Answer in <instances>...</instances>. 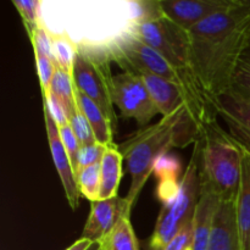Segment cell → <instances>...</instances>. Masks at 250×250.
Here are the masks:
<instances>
[{
    "instance_id": "6da1fadb",
    "label": "cell",
    "mask_w": 250,
    "mask_h": 250,
    "mask_svg": "<svg viewBox=\"0 0 250 250\" xmlns=\"http://www.w3.org/2000/svg\"><path fill=\"white\" fill-rule=\"evenodd\" d=\"M237 5L238 0H233L229 9L212 14L188 31L193 67L212 104L229 90L237 65L249 53Z\"/></svg>"
},
{
    "instance_id": "7a4b0ae2",
    "label": "cell",
    "mask_w": 250,
    "mask_h": 250,
    "mask_svg": "<svg viewBox=\"0 0 250 250\" xmlns=\"http://www.w3.org/2000/svg\"><path fill=\"white\" fill-rule=\"evenodd\" d=\"M202 125L187 105L168 116H163L156 124L141 127L129 134L119 146L127 163L131 186L126 202L132 211L144 185L154 172L155 164L172 148H185L195 144L202 136Z\"/></svg>"
},
{
    "instance_id": "3957f363",
    "label": "cell",
    "mask_w": 250,
    "mask_h": 250,
    "mask_svg": "<svg viewBox=\"0 0 250 250\" xmlns=\"http://www.w3.org/2000/svg\"><path fill=\"white\" fill-rule=\"evenodd\" d=\"M200 185L221 202H236L243 170L244 149L217 120L205 124L200 136Z\"/></svg>"
},
{
    "instance_id": "277c9868",
    "label": "cell",
    "mask_w": 250,
    "mask_h": 250,
    "mask_svg": "<svg viewBox=\"0 0 250 250\" xmlns=\"http://www.w3.org/2000/svg\"><path fill=\"white\" fill-rule=\"evenodd\" d=\"M200 138L194 144L177 193L164 203L149 241L151 250H164L178 232L193 220L200 194Z\"/></svg>"
},
{
    "instance_id": "5b68a950",
    "label": "cell",
    "mask_w": 250,
    "mask_h": 250,
    "mask_svg": "<svg viewBox=\"0 0 250 250\" xmlns=\"http://www.w3.org/2000/svg\"><path fill=\"white\" fill-rule=\"evenodd\" d=\"M131 31L141 41L160 53L173 67L202 87L193 67L188 32L164 17L158 1L150 14L134 22Z\"/></svg>"
},
{
    "instance_id": "8992f818",
    "label": "cell",
    "mask_w": 250,
    "mask_h": 250,
    "mask_svg": "<svg viewBox=\"0 0 250 250\" xmlns=\"http://www.w3.org/2000/svg\"><path fill=\"white\" fill-rule=\"evenodd\" d=\"M110 63L111 60L103 46L77 45L71 76L76 89L92 99L116 128L119 121L112 100L115 76Z\"/></svg>"
},
{
    "instance_id": "52a82bcc",
    "label": "cell",
    "mask_w": 250,
    "mask_h": 250,
    "mask_svg": "<svg viewBox=\"0 0 250 250\" xmlns=\"http://www.w3.org/2000/svg\"><path fill=\"white\" fill-rule=\"evenodd\" d=\"M112 100L122 117L136 120L141 127H146L159 114L146 83L134 73L122 72L115 76Z\"/></svg>"
},
{
    "instance_id": "ba28073f",
    "label": "cell",
    "mask_w": 250,
    "mask_h": 250,
    "mask_svg": "<svg viewBox=\"0 0 250 250\" xmlns=\"http://www.w3.org/2000/svg\"><path fill=\"white\" fill-rule=\"evenodd\" d=\"M232 4L233 0H158L161 15L187 32Z\"/></svg>"
},
{
    "instance_id": "9c48e42d",
    "label": "cell",
    "mask_w": 250,
    "mask_h": 250,
    "mask_svg": "<svg viewBox=\"0 0 250 250\" xmlns=\"http://www.w3.org/2000/svg\"><path fill=\"white\" fill-rule=\"evenodd\" d=\"M122 216H131L126 198L119 195L90 203V212L82 232V238L102 243Z\"/></svg>"
},
{
    "instance_id": "30bf717a",
    "label": "cell",
    "mask_w": 250,
    "mask_h": 250,
    "mask_svg": "<svg viewBox=\"0 0 250 250\" xmlns=\"http://www.w3.org/2000/svg\"><path fill=\"white\" fill-rule=\"evenodd\" d=\"M44 110V121H45L46 136H48L49 146H50V153L53 156L54 164H55L56 171L59 173L62 187L65 189L66 199H67L68 205L72 208V210H77L80 208L81 202V193L78 189L77 180H76L75 171H73L72 164H71L68 154L63 146L62 141L60 138L59 128L56 122L54 121L48 106L43 103Z\"/></svg>"
},
{
    "instance_id": "8fae6325",
    "label": "cell",
    "mask_w": 250,
    "mask_h": 250,
    "mask_svg": "<svg viewBox=\"0 0 250 250\" xmlns=\"http://www.w3.org/2000/svg\"><path fill=\"white\" fill-rule=\"evenodd\" d=\"M214 107L229 127V133L244 149L250 150V103L225 92L215 98Z\"/></svg>"
},
{
    "instance_id": "7c38bea8",
    "label": "cell",
    "mask_w": 250,
    "mask_h": 250,
    "mask_svg": "<svg viewBox=\"0 0 250 250\" xmlns=\"http://www.w3.org/2000/svg\"><path fill=\"white\" fill-rule=\"evenodd\" d=\"M220 203L216 194L210 188L200 185V194L193 216V250H208L214 229L215 217Z\"/></svg>"
},
{
    "instance_id": "4fadbf2b",
    "label": "cell",
    "mask_w": 250,
    "mask_h": 250,
    "mask_svg": "<svg viewBox=\"0 0 250 250\" xmlns=\"http://www.w3.org/2000/svg\"><path fill=\"white\" fill-rule=\"evenodd\" d=\"M208 250H242L236 221V202H221Z\"/></svg>"
},
{
    "instance_id": "5bb4252c",
    "label": "cell",
    "mask_w": 250,
    "mask_h": 250,
    "mask_svg": "<svg viewBox=\"0 0 250 250\" xmlns=\"http://www.w3.org/2000/svg\"><path fill=\"white\" fill-rule=\"evenodd\" d=\"M134 75H138L146 83L159 114L163 116H168L181 106L187 105L182 90L170 81L149 72H138Z\"/></svg>"
},
{
    "instance_id": "9a60e30c",
    "label": "cell",
    "mask_w": 250,
    "mask_h": 250,
    "mask_svg": "<svg viewBox=\"0 0 250 250\" xmlns=\"http://www.w3.org/2000/svg\"><path fill=\"white\" fill-rule=\"evenodd\" d=\"M236 221L241 248L250 250V150L248 149H244L242 180L236 199Z\"/></svg>"
},
{
    "instance_id": "2e32d148",
    "label": "cell",
    "mask_w": 250,
    "mask_h": 250,
    "mask_svg": "<svg viewBox=\"0 0 250 250\" xmlns=\"http://www.w3.org/2000/svg\"><path fill=\"white\" fill-rule=\"evenodd\" d=\"M75 97L77 106L85 116L93 129L95 139L103 146H114V126L111 121L103 112V110L92 99L75 88Z\"/></svg>"
},
{
    "instance_id": "e0dca14e",
    "label": "cell",
    "mask_w": 250,
    "mask_h": 250,
    "mask_svg": "<svg viewBox=\"0 0 250 250\" xmlns=\"http://www.w3.org/2000/svg\"><path fill=\"white\" fill-rule=\"evenodd\" d=\"M122 161L124 156L119 150V146L114 144L107 146L104 158L100 163L102 188H100L99 200L110 199L117 195L120 181L122 177Z\"/></svg>"
},
{
    "instance_id": "ac0fdd59",
    "label": "cell",
    "mask_w": 250,
    "mask_h": 250,
    "mask_svg": "<svg viewBox=\"0 0 250 250\" xmlns=\"http://www.w3.org/2000/svg\"><path fill=\"white\" fill-rule=\"evenodd\" d=\"M154 172L159 180L156 194L164 204L168 202L180 188L181 180H178L181 172L180 160L175 155L166 154L156 161Z\"/></svg>"
},
{
    "instance_id": "d6986e66",
    "label": "cell",
    "mask_w": 250,
    "mask_h": 250,
    "mask_svg": "<svg viewBox=\"0 0 250 250\" xmlns=\"http://www.w3.org/2000/svg\"><path fill=\"white\" fill-rule=\"evenodd\" d=\"M104 250H139L138 239L132 227L129 216H122L102 242Z\"/></svg>"
},
{
    "instance_id": "ffe728a7",
    "label": "cell",
    "mask_w": 250,
    "mask_h": 250,
    "mask_svg": "<svg viewBox=\"0 0 250 250\" xmlns=\"http://www.w3.org/2000/svg\"><path fill=\"white\" fill-rule=\"evenodd\" d=\"M50 93L55 95L59 99V102L62 104L67 119L71 114H73L77 110V103H76L75 97V85H73L71 73L66 72L62 68L56 67L50 84Z\"/></svg>"
},
{
    "instance_id": "44dd1931",
    "label": "cell",
    "mask_w": 250,
    "mask_h": 250,
    "mask_svg": "<svg viewBox=\"0 0 250 250\" xmlns=\"http://www.w3.org/2000/svg\"><path fill=\"white\" fill-rule=\"evenodd\" d=\"M77 186L82 197L90 203L99 200L102 188V170L100 164L81 168L76 175Z\"/></svg>"
},
{
    "instance_id": "7402d4cb",
    "label": "cell",
    "mask_w": 250,
    "mask_h": 250,
    "mask_svg": "<svg viewBox=\"0 0 250 250\" xmlns=\"http://www.w3.org/2000/svg\"><path fill=\"white\" fill-rule=\"evenodd\" d=\"M50 33V32H49ZM53 53L56 60V67L66 72H72L73 60L77 53V45L66 33H50Z\"/></svg>"
},
{
    "instance_id": "603a6c76",
    "label": "cell",
    "mask_w": 250,
    "mask_h": 250,
    "mask_svg": "<svg viewBox=\"0 0 250 250\" xmlns=\"http://www.w3.org/2000/svg\"><path fill=\"white\" fill-rule=\"evenodd\" d=\"M227 92L232 93L244 102L250 103V54L244 56L238 62L232 75Z\"/></svg>"
},
{
    "instance_id": "cb8c5ba5",
    "label": "cell",
    "mask_w": 250,
    "mask_h": 250,
    "mask_svg": "<svg viewBox=\"0 0 250 250\" xmlns=\"http://www.w3.org/2000/svg\"><path fill=\"white\" fill-rule=\"evenodd\" d=\"M12 4L19 11L29 37L42 23L43 1L41 0H12Z\"/></svg>"
},
{
    "instance_id": "d4e9b609",
    "label": "cell",
    "mask_w": 250,
    "mask_h": 250,
    "mask_svg": "<svg viewBox=\"0 0 250 250\" xmlns=\"http://www.w3.org/2000/svg\"><path fill=\"white\" fill-rule=\"evenodd\" d=\"M67 120L68 125L72 128L73 133H75L76 138H77L81 146H90V144L97 143V139H95L94 133H93L92 127H90L89 122L87 121L83 112L80 110V107L77 106V110L73 114H71Z\"/></svg>"
},
{
    "instance_id": "484cf974",
    "label": "cell",
    "mask_w": 250,
    "mask_h": 250,
    "mask_svg": "<svg viewBox=\"0 0 250 250\" xmlns=\"http://www.w3.org/2000/svg\"><path fill=\"white\" fill-rule=\"evenodd\" d=\"M29 39H31L32 45H33L34 54H41V55L46 56L51 61H54V63L56 65L55 56H54L53 53L51 36L43 23H41V26L29 36Z\"/></svg>"
},
{
    "instance_id": "4316f807",
    "label": "cell",
    "mask_w": 250,
    "mask_h": 250,
    "mask_svg": "<svg viewBox=\"0 0 250 250\" xmlns=\"http://www.w3.org/2000/svg\"><path fill=\"white\" fill-rule=\"evenodd\" d=\"M106 149V146H103V144L98 143V142L94 144H90V146H81L80 153H78L77 172L81 168H84L88 167V166H93L102 163ZM77 172H76V175H77Z\"/></svg>"
},
{
    "instance_id": "83f0119b",
    "label": "cell",
    "mask_w": 250,
    "mask_h": 250,
    "mask_svg": "<svg viewBox=\"0 0 250 250\" xmlns=\"http://www.w3.org/2000/svg\"><path fill=\"white\" fill-rule=\"evenodd\" d=\"M34 56H36L37 73H38L39 83H41L42 95H46L50 92V84L54 73H55L56 65L54 63V61L41 54H34Z\"/></svg>"
},
{
    "instance_id": "f1b7e54d",
    "label": "cell",
    "mask_w": 250,
    "mask_h": 250,
    "mask_svg": "<svg viewBox=\"0 0 250 250\" xmlns=\"http://www.w3.org/2000/svg\"><path fill=\"white\" fill-rule=\"evenodd\" d=\"M59 133H60V138L62 141L63 146H65L66 151L68 154V158H70L71 164H72L73 171H75V175L77 172V163H78V153H80L81 146L78 143L77 138H76L75 133H73L72 128L70 127V125H66V126L58 127Z\"/></svg>"
},
{
    "instance_id": "f546056e",
    "label": "cell",
    "mask_w": 250,
    "mask_h": 250,
    "mask_svg": "<svg viewBox=\"0 0 250 250\" xmlns=\"http://www.w3.org/2000/svg\"><path fill=\"white\" fill-rule=\"evenodd\" d=\"M193 221V220H192ZM188 222L164 250H193V225Z\"/></svg>"
},
{
    "instance_id": "4dcf8cb0",
    "label": "cell",
    "mask_w": 250,
    "mask_h": 250,
    "mask_svg": "<svg viewBox=\"0 0 250 250\" xmlns=\"http://www.w3.org/2000/svg\"><path fill=\"white\" fill-rule=\"evenodd\" d=\"M43 103L48 106L49 111H50L51 116H53L54 121L56 122L58 127H62L68 125L67 116H66V111L63 109L62 104L59 102L58 98L54 94H51L50 92L46 95H43Z\"/></svg>"
},
{
    "instance_id": "1f68e13d",
    "label": "cell",
    "mask_w": 250,
    "mask_h": 250,
    "mask_svg": "<svg viewBox=\"0 0 250 250\" xmlns=\"http://www.w3.org/2000/svg\"><path fill=\"white\" fill-rule=\"evenodd\" d=\"M239 17H241L242 26H243L244 32H246L247 41H248L249 53L250 54V0H239L238 6H237Z\"/></svg>"
},
{
    "instance_id": "d6a6232c",
    "label": "cell",
    "mask_w": 250,
    "mask_h": 250,
    "mask_svg": "<svg viewBox=\"0 0 250 250\" xmlns=\"http://www.w3.org/2000/svg\"><path fill=\"white\" fill-rule=\"evenodd\" d=\"M92 244H93L92 242L88 241V239L81 238L78 239V241H76L73 244H71V246L65 250H88L90 248Z\"/></svg>"
},
{
    "instance_id": "836d02e7",
    "label": "cell",
    "mask_w": 250,
    "mask_h": 250,
    "mask_svg": "<svg viewBox=\"0 0 250 250\" xmlns=\"http://www.w3.org/2000/svg\"><path fill=\"white\" fill-rule=\"evenodd\" d=\"M88 250H103L102 243H93Z\"/></svg>"
},
{
    "instance_id": "e575fe53",
    "label": "cell",
    "mask_w": 250,
    "mask_h": 250,
    "mask_svg": "<svg viewBox=\"0 0 250 250\" xmlns=\"http://www.w3.org/2000/svg\"><path fill=\"white\" fill-rule=\"evenodd\" d=\"M103 250H104V249H103Z\"/></svg>"
}]
</instances>
